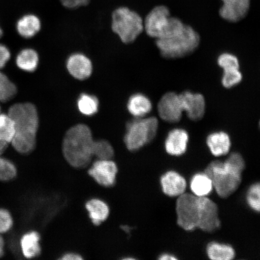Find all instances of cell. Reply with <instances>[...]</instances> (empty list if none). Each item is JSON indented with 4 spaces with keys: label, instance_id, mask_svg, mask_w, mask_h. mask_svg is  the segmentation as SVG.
Instances as JSON below:
<instances>
[{
    "label": "cell",
    "instance_id": "83f0119b",
    "mask_svg": "<svg viewBox=\"0 0 260 260\" xmlns=\"http://www.w3.org/2000/svg\"><path fill=\"white\" fill-rule=\"evenodd\" d=\"M17 89L5 74L0 72V102H6L15 96Z\"/></svg>",
    "mask_w": 260,
    "mask_h": 260
},
{
    "label": "cell",
    "instance_id": "44dd1931",
    "mask_svg": "<svg viewBox=\"0 0 260 260\" xmlns=\"http://www.w3.org/2000/svg\"><path fill=\"white\" fill-rule=\"evenodd\" d=\"M41 21L37 16L27 15L19 19L16 24L18 34L24 38H31L40 31Z\"/></svg>",
    "mask_w": 260,
    "mask_h": 260
},
{
    "label": "cell",
    "instance_id": "60d3db41",
    "mask_svg": "<svg viewBox=\"0 0 260 260\" xmlns=\"http://www.w3.org/2000/svg\"><path fill=\"white\" fill-rule=\"evenodd\" d=\"M222 1L223 2H226V0H222Z\"/></svg>",
    "mask_w": 260,
    "mask_h": 260
},
{
    "label": "cell",
    "instance_id": "9a60e30c",
    "mask_svg": "<svg viewBox=\"0 0 260 260\" xmlns=\"http://www.w3.org/2000/svg\"><path fill=\"white\" fill-rule=\"evenodd\" d=\"M67 69L71 76L78 80H85L92 72V64L86 56L82 54H74L67 61Z\"/></svg>",
    "mask_w": 260,
    "mask_h": 260
},
{
    "label": "cell",
    "instance_id": "9c48e42d",
    "mask_svg": "<svg viewBox=\"0 0 260 260\" xmlns=\"http://www.w3.org/2000/svg\"><path fill=\"white\" fill-rule=\"evenodd\" d=\"M171 18L170 10L158 6L149 13L144 22V29L149 37L157 39L164 34Z\"/></svg>",
    "mask_w": 260,
    "mask_h": 260
},
{
    "label": "cell",
    "instance_id": "7a4b0ae2",
    "mask_svg": "<svg viewBox=\"0 0 260 260\" xmlns=\"http://www.w3.org/2000/svg\"><path fill=\"white\" fill-rule=\"evenodd\" d=\"M8 115L15 123V135L11 142L15 150L22 154L30 153L37 144L39 116L31 103H18L9 110Z\"/></svg>",
    "mask_w": 260,
    "mask_h": 260
},
{
    "label": "cell",
    "instance_id": "5b68a950",
    "mask_svg": "<svg viewBox=\"0 0 260 260\" xmlns=\"http://www.w3.org/2000/svg\"><path fill=\"white\" fill-rule=\"evenodd\" d=\"M158 128V119L154 117L139 118L126 126L124 142L126 148L136 151L153 141Z\"/></svg>",
    "mask_w": 260,
    "mask_h": 260
},
{
    "label": "cell",
    "instance_id": "f1b7e54d",
    "mask_svg": "<svg viewBox=\"0 0 260 260\" xmlns=\"http://www.w3.org/2000/svg\"><path fill=\"white\" fill-rule=\"evenodd\" d=\"M16 175H17V169L14 162L1 156L0 157V181H11L16 177Z\"/></svg>",
    "mask_w": 260,
    "mask_h": 260
},
{
    "label": "cell",
    "instance_id": "4dcf8cb0",
    "mask_svg": "<svg viewBox=\"0 0 260 260\" xmlns=\"http://www.w3.org/2000/svg\"><path fill=\"white\" fill-rule=\"evenodd\" d=\"M246 201L248 206L253 211L259 213L260 210V186L255 183L249 188L246 194Z\"/></svg>",
    "mask_w": 260,
    "mask_h": 260
},
{
    "label": "cell",
    "instance_id": "ffe728a7",
    "mask_svg": "<svg viewBox=\"0 0 260 260\" xmlns=\"http://www.w3.org/2000/svg\"><path fill=\"white\" fill-rule=\"evenodd\" d=\"M127 108L136 118H143L151 111L152 103L148 97L141 93H136L130 96Z\"/></svg>",
    "mask_w": 260,
    "mask_h": 260
},
{
    "label": "cell",
    "instance_id": "8992f818",
    "mask_svg": "<svg viewBox=\"0 0 260 260\" xmlns=\"http://www.w3.org/2000/svg\"><path fill=\"white\" fill-rule=\"evenodd\" d=\"M112 30L125 44L134 42L144 29V21L137 13L125 7L112 14Z\"/></svg>",
    "mask_w": 260,
    "mask_h": 260
},
{
    "label": "cell",
    "instance_id": "7402d4cb",
    "mask_svg": "<svg viewBox=\"0 0 260 260\" xmlns=\"http://www.w3.org/2000/svg\"><path fill=\"white\" fill-rule=\"evenodd\" d=\"M190 187L192 194L197 197H206L213 189L211 178L206 173H198L191 178Z\"/></svg>",
    "mask_w": 260,
    "mask_h": 260
},
{
    "label": "cell",
    "instance_id": "ab89813d",
    "mask_svg": "<svg viewBox=\"0 0 260 260\" xmlns=\"http://www.w3.org/2000/svg\"><path fill=\"white\" fill-rule=\"evenodd\" d=\"M2 35H3V31L2 30V28H0V38H1L2 37Z\"/></svg>",
    "mask_w": 260,
    "mask_h": 260
},
{
    "label": "cell",
    "instance_id": "6da1fadb",
    "mask_svg": "<svg viewBox=\"0 0 260 260\" xmlns=\"http://www.w3.org/2000/svg\"><path fill=\"white\" fill-rule=\"evenodd\" d=\"M200 38L190 26L180 19L171 17L165 30L156 44L162 57L177 58L187 56L197 50Z\"/></svg>",
    "mask_w": 260,
    "mask_h": 260
},
{
    "label": "cell",
    "instance_id": "4fadbf2b",
    "mask_svg": "<svg viewBox=\"0 0 260 260\" xmlns=\"http://www.w3.org/2000/svg\"><path fill=\"white\" fill-rule=\"evenodd\" d=\"M250 8V0H226L223 2L219 14L223 19L236 22L245 17Z\"/></svg>",
    "mask_w": 260,
    "mask_h": 260
},
{
    "label": "cell",
    "instance_id": "4316f807",
    "mask_svg": "<svg viewBox=\"0 0 260 260\" xmlns=\"http://www.w3.org/2000/svg\"><path fill=\"white\" fill-rule=\"evenodd\" d=\"M92 154L98 160H111L114 156V149L108 141L99 140L93 142Z\"/></svg>",
    "mask_w": 260,
    "mask_h": 260
},
{
    "label": "cell",
    "instance_id": "f546056e",
    "mask_svg": "<svg viewBox=\"0 0 260 260\" xmlns=\"http://www.w3.org/2000/svg\"><path fill=\"white\" fill-rule=\"evenodd\" d=\"M223 73L222 83L226 88H232L241 82L242 75L239 68L223 70Z\"/></svg>",
    "mask_w": 260,
    "mask_h": 260
},
{
    "label": "cell",
    "instance_id": "30bf717a",
    "mask_svg": "<svg viewBox=\"0 0 260 260\" xmlns=\"http://www.w3.org/2000/svg\"><path fill=\"white\" fill-rule=\"evenodd\" d=\"M88 174L101 186L110 187L116 183L118 167L111 160H97L89 169Z\"/></svg>",
    "mask_w": 260,
    "mask_h": 260
},
{
    "label": "cell",
    "instance_id": "ba28073f",
    "mask_svg": "<svg viewBox=\"0 0 260 260\" xmlns=\"http://www.w3.org/2000/svg\"><path fill=\"white\" fill-rule=\"evenodd\" d=\"M199 203V218L198 229L206 233H213L221 226L219 217L218 207L210 198L198 197Z\"/></svg>",
    "mask_w": 260,
    "mask_h": 260
},
{
    "label": "cell",
    "instance_id": "8d00e7d4",
    "mask_svg": "<svg viewBox=\"0 0 260 260\" xmlns=\"http://www.w3.org/2000/svg\"><path fill=\"white\" fill-rule=\"evenodd\" d=\"M158 259L160 260H176L177 258L170 253H164L159 256Z\"/></svg>",
    "mask_w": 260,
    "mask_h": 260
},
{
    "label": "cell",
    "instance_id": "7c38bea8",
    "mask_svg": "<svg viewBox=\"0 0 260 260\" xmlns=\"http://www.w3.org/2000/svg\"><path fill=\"white\" fill-rule=\"evenodd\" d=\"M183 111L192 121H200L206 112V102L203 95L186 91L180 94Z\"/></svg>",
    "mask_w": 260,
    "mask_h": 260
},
{
    "label": "cell",
    "instance_id": "277c9868",
    "mask_svg": "<svg viewBox=\"0 0 260 260\" xmlns=\"http://www.w3.org/2000/svg\"><path fill=\"white\" fill-rule=\"evenodd\" d=\"M93 139L89 126L78 124L66 133L63 142L65 159L75 168L87 167L93 157Z\"/></svg>",
    "mask_w": 260,
    "mask_h": 260
},
{
    "label": "cell",
    "instance_id": "5bb4252c",
    "mask_svg": "<svg viewBox=\"0 0 260 260\" xmlns=\"http://www.w3.org/2000/svg\"><path fill=\"white\" fill-rule=\"evenodd\" d=\"M160 184L165 194L170 197H178L185 193L187 182L178 172L171 171L162 175Z\"/></svg>",
    "mask_w": 260,
    "mask_h": 260
},
{
    "label": "cell",
    "instance_id": "2e32d148",
    "mask_svg": "<svg viewBox=\"0 0 260 260\" xmlns=\"http://www.w3.org/2000/svg\"><path fill=\"white\" fill-rule=\"evenodd\" d=\"M188 142V135L186 130L180 128L172 129L165 141V149L168 154L180 156L186 152Z\"/></svg>",
    "mask_w": 260,
    "mask_h": 260
},
{
    "label": "cell",
    "instance_id": "3957f363",
    "mask_svg": "<svg viewBox=\"0 0 260 260\" xmlns=\"http://www.w3.org/2000/svg\"><path fill=\"white\" fill-rule=\"evenodd\" d=\"M245 162L241 154L233 152L225 161H214L205 170L220 198H227L238 189Z\"/></svg>",
    "mask_w": 260,
    "mask_h": 260
},
{
    "label": "cell",
    "instance_id": "d6986e66",
    "mask_svg": "<svg viewBox=\"0 0 260 260\" xmlns=\"http://www.w3.org/2000/svg\"><path fill=\"white\" fill-rule=\"evenodd\" d=\"M86 209L88 211L90 219L94 225L98 226L105 222L109 216L110 209L105 201L93 198L86 203Z\"/></svg>",
    "mask_w": 260,
    "mask_h": 260
},
{
    "label": "cell",
    "instance_id": "d6a6232c",
    "mask_svg": "<svg viewBox=\"0 0 260 260\" xmlns=\"http://www.w3.org/2000/svg\"><path fill=\"white\" fill-rule=\"evenodd\" d=\"M14 220L11 213L6 209H0V235L9 232L11 230Z\"/></svg>",
    "mask_w": 260,
    "mask_h": 260
},
{
    "label": "cell",
    "instance_id": "603a6c76",
    "mask_svg": "<svg viewBox=\"0 0 260 260\" xmlns=\"http://www.w3.org/2000/svg\"><path fill=\"white\" fill-rule=\"evenodd\" d=\"M207 253L212 260H232L236 256L235 249L232 246L215 242L208 244Z\"/></svg>",
    "mask_w": 260,
    "mask_h": 260
},
{
    "label": "cell",
    "instance_id": "8fae6325",
    "mask_svg": "<svg viewBox=\"0 0 260 260\" xmlns=\"http://www.w3.org/2000/svg\"><path fill=\"white\" fill-rule=\"evenodd\" d=\"M180 94L168 92L162 96L158 104V112L160 118L170 123L180 121L183 112Z\"/></svg>",
    "mask_w": 260,
    "mask_h": 260
},
{
    "label": "cell",
    "instance_id": "cb8c5ba5",
    "mask_svg": "<svg viewBox=\"0 0 260 260\" xmlns=\"http://www.w3.org/2000/svg\"><path fill=\"white\" fill-rule=\"evenodd\" d=\"M16 62L19 69L26 72H34L39 63L37 52L30 48L24 49L18 54Z\"/></svg>",
    "mask_w": 260,
    "mask_h": 260
},
{
    "label": "cell",
    "instance_id": "52a82bcc",
    "mask_svg": "<svg viewBox=\"0 0 260 260\" xmlns=\"http://www.w3.org/2000/svg\"><path fill=\"white\" fill-rule=\"evenodd\" d=\"M177 223L187 232L198 229L199 218L198 197L192 193H184L178 197L176 203Z\"/></svg>",
    "mask_w": 260,
    "mask_h": 260
},
{
    "label": "cell",
    "instance_id": "e575fe53",
    "mask_svg": "<svg viewBox=\"0 0 260 260\" xmlns=\"http://www.w3.org/2000/svg\"><path fill=\"white\" fill-rule=\"evenodd\" d=\"M11 58L9 49L3 44H0V69L4 68Z\"/></svg>",
    "mask_w": 260,
    "mask_h": 260
},
{
    "label": "cell",
    "instance_id": "74e56055",
    "mask_svg": "<svg viewBox=\"0 0 260 260\" xmlns=\"http://www.w3.org/2000/svg\"><path fill=\"white\" fill-rule=\"evenodd\" d=\"M5 242L3 237L0 235V258H2L5 253Z\"/></svg>",
    "mask_w": 260,
    "mask_h": 260
},
{
    "label": "cell",
    "instance_id": "836d02e7",
    "mask_svg": "<svg viewBox=\"0 0 260 260\" xmlns=\"http://www.w3.org/2000/svg\"><path fill=\"white\" fill-rule=\"evenodd\" d=\"M90 1V0H60L61 4L65 8L69 9H76L87 6Z\"/></svg>",
    "mask_w": 260,
    "mask_h": 260
},
{
    "label": "cell",
    "instance_id": "ac0fdd59",
    "mask_svg": "<svg viewBox=\"0 0 260 260\" xmlns=\"http://www.w3.org/2000/svg\"><path fill=\"white\" fill-rule=\"evenodd\" d=\"M40 240V234L35 231L25 233L22 236L20 246L22 254L26 258H34L40 255L41 253Z\"/></svg>",
    "mask_w": 260,
    "mask_h": 260
},
{
    "label": "cell",
    "instance_id": "f35d334b",
    "mask_svg": "<svg viewBox=\"0 0 260 260\" xmlns=\"http://www.w3.org/2000/svg\"><path fill=\"white\" fill-rule=\"evenodd\" d=\"M7 143L3 142L2 141H0V157L2 155L3 152H4L8 147Z\"/></svg>",
    "mask_w": 260,
    "mask_h": 260
},
{
    "label": "cell",
    "instance_id": "d4e9b609",
    "mask_svg": "<svg viewBox=\"0 0 260 260\" xmlns=\"http://www.w3.org/2000/svg\"><path fill=\"white\" fill-rule=\"evenodd\" d=\"M79 111L86 116H92L99 110V102L95 96L89 94H81L77 102Z\"/></svg>",
    "mask_w": 260,
    "mask_h": 260
},
{
    "label": "cell",
    "instance_id": "d590c367",
    "mask_svg": "<svg viewBox=\"0 0 260 260\" xmlns=\"http://www.w3.org/2000/svg\"><path fill=\"white\" fill-rule=\"evenodd\" d=\"M60 259L62 260H80L82 259L83 257L78 253L70 252L65 253V254L61 256Z\"/></svg>",
    "mask_w": 260,
    "mask_h": 260
},
{
    "label": "cell",
    "instance_id": "484cf974",
    "mask_svg": "<svg viewBox=\"0 0 260 260\" xmlns=\"http://www.w3.org/2000/svg\"><path fill=\"white\" fill-rule=\"evenodd\" d=\"M15 135L14 121L9 115L0 114V141L11 143Z\"/></svg>",
    "mask_w": 260,
    "mask_h": 260
},
{
    "label": "cell",
    "instance_id": "e0dca14e",
    "mask_svg": "<svg viewBox=\"0 0 260 260\" xmlns=\"http://www.w3.org/2000/svg\"><path fill=\"white\" fill-rule=\"evenodd\" d=\"M207 144L211 153L215 157L229 153L232 146L230 136L223 132L213 133L208 136Z\"/></svg>",
    "mask_w": 260,
    "mask_h": 260
},
{
    "label": "cell",
    "instance_id": "1f68e13d",
    "mask_svg": "<svg viewBox=\"0 0 260 260\" xmlns=\"http://www.w3.org/2000/svg\"><path fill=\"white\" fill-rule=\"evenodd\" d=\"M217 63L223 70L239 68L238 58L235 55L230 53H223L220 55L217 59Z\"/></svg>",
    "mask_w": 260,
    "mask_h": 260
}]
</instances>
